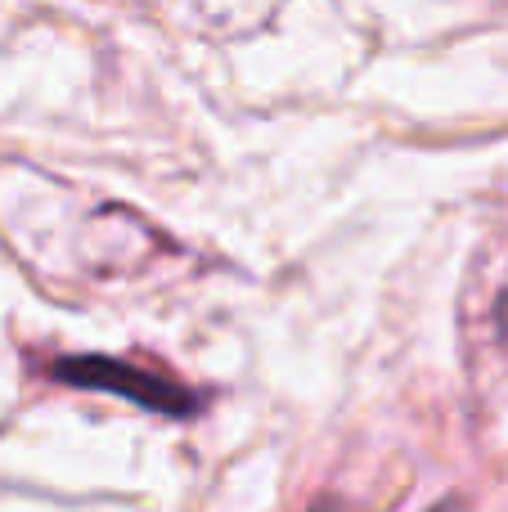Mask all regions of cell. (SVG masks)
Wrapping results in <instances>:
<instances>
[{
    "mask_svg": "<svg viewBox=\"0 0 508 512\" xmlns=\"http://www.w3.org/2000/svg\"><path fill=\"white\" fill-rule=\"evenodd\" d=\"M45 378L81 391H113V396L162 418H194L203 409V396L194 387H185L180 378L131 360H113V355H59V360L45 364Z\"/></svg>",
    "mask_w": 508,
    "mask_h": 512,
    "instance_id": "6da1fadb",
    "label": "cell"
},
{
    "mask_svg": "<svg viewBox=\"0 0 508 512\" xmlns=\"http://www.w3.org/2000/svg\"><path fill=\"white\" fill-rule=\"evenodd\" d=\"M495 324H500V337H504V346H508V283H504L500 306H495Z\"/></svg>",
    "mask_w": 508,
    "mask_h": 512,
    "instance_id": "7a4b0ae2",
    "label": "cell"
}]
</instances>
